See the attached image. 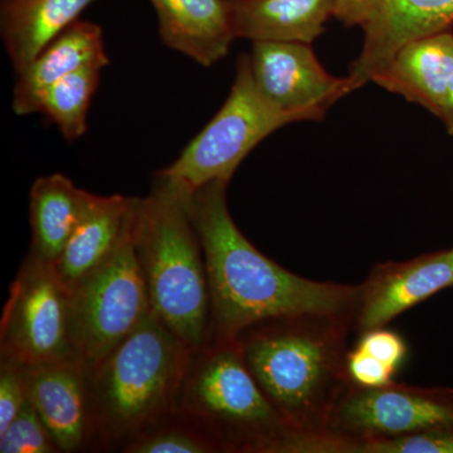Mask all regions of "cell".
I'll use <instances>...</instances> for the list:
<instances>
[{
  "label": "cell",
  "mask_w": 453,
  "mask_h": 453,
  "mask_svg": "<svg viewBox=\"0 0 453 453\" xmlns=\"http://www.w3.org/2000/svg\"><path fill=\"white\" fill-rule=\"evenodd\" d=\"M228 181L192 193V217L201 240L211 306V338H237L261 321L325 314L354 320L359 286L312 281L262 255L235 225L226 204Z\"/></svg>",
  "instance_id": "1"
},
{
  "label": "cell",
  "mask_w": 453,
  "mask_h": 453,
  "mask_svg": "<svg viewBox=\"0 0 453 453\" xmlns=\"http://www.w3.org/2000/svg\"><path fill=\"white\" fill-rule=\"evenodd\" d=\"M350 316L305 314L270 319L237 336L246 365L283 421L314 453L345 392Z\"/></svg>",
  "instance_id": "2"
},
{
  "label": "cell",
  "mask_w": 453,
  "mask_h": 453,
  "mask_svg": "<svg viewBox=\"0 0 453 453\" xmlns=\"http://www.w3.org/2000/svg\"><path fill=\"white\" fill-rule=\"evenodd\" d=\"M192 193L157 173L151 192L136 204L135 246L151 311L198 350L211 340V306Z\"/></svg>",
  "instance_id": "3"
},
{
  "label": "cell",
  "mask_w": 453,
  "mask_h": 453,
  "mask_svg": "<svg viewBox=\"0 0 453 453\" xmlns=\"http://www.w3.org/2000/svg\"><path fill=\"white\" fill-rule=\"evenodd\" d=\"M177 401L219 451L300 453L303 438L259 388L238 338L193 350Z\"/></svg>",
  "instance_id": "4"
},
{
  "label": "cell",
  "mask_w": 453,
  "mask_h": 453,
  "mask_svg": "<svg viewBox=\"0 0 453 453\" xmlns=\"http://www.w3.org/2000/svg\"><path fill=\"white\" fill-rule=\"evenodd\" d=\"M192 349L153 311L91 371L92 434H139L177 403Z\"/></svg>",
  "instance_id": "5"
},
{
  "label": "cell",
  "mask_w": 453,
  "mask_h": 453,
  "mask_svg": "<svg viewBox=\"0 0 453 453\" xmlns=\"http://www.w3.org/2000/svg\"><path fill=\"white\" fill-rule=\"evenodd\" d=\"M136 204L115 251L71 292L74 351L89 372L151 311L135 246Z\"/></svg>",
  "instance_id": "6"
},
{
  "label": "cell",
  "mask_w": 453,
  "mask_h": 453,
  "mask_svg": "<svg viewBox=\"0 0 453 453\" xmlns=\"http://www.w3.org/2000/svg\"><path fill=\"white\" fill-rule=\"evenodd\" d=\"M295 122L259 92L250 55L242 53L231 91L204 129L184 148L163 175L195 192L213 180H231L253 149L273 131Z\"/></svg>",
  "instance_id": "7"
},
{
  "label": "cell",
  "mask_w": 453,
  "mask_h": 453,
  "mask_svg": "<svg viewBox=\"0 0 453 453\" xmlns=\"http://www.w3.org/2000/svg\"><path fill=\"white\" fill-rule=\"evenodd\" d=\"M453 429V388L392 383L366 388L350 381L334 407L315 453H344L353 443Z\"/></svg>",
  "instance_id": "8"
},
{
  "label": "cell",
  "mask_w": 453,
  "mask_h": 453,
  "mask_svg": "<svg viewBox=\"0 0 453 453\" xmlns=\"http://www.w3.org/2000/svg\"><path fill=\"white\" fill-rule=\"evenodd\" d=\"M71 296L55 265L31 253L12 283L3 311L2 356L23 365L77 357Z\"/></svg>",
  "instance_id": "9"
},
{
  "label": "cell",
  "mask_w": 453,
  "mask_h": 453,
  "mask_svg": "<svg viewBox=\"0 0 453 453\" xmlns=\"http://www.w3.org/2000/svg\"><path fill=\"white\" fill-rule=\"evenodd\" d=\"M250 59L259 92L295 122L323 120L334 104L356 91L349 77L325 70L309 43L253 42Z\"/></svg>",
  "instance_id": "10"
},
{
  "label": "cell",
  "mask_w": 453,
  "mask_h": 453,
  "mask_svg": "<svg viewBox=\"0 0 453 453\" xmlns=\"http://www.w3.org/2000/svg\"><path fill=\"white\" fill-rule=\"evenodd\" d=\"M449 288L453 264L449 250L377 265L359 285L353 329L362 335L386 327L407 310Z\"/></svg>",
  "instance_id": "11"
},
{
  "label": "cell",
  "mask_w": 453,
  "mask_h": 453,
  "mask_svg": "<svg viewBox=\"0 0 453 453\" xmlns=\"http://www.w3.org/2000/svg\"><path fill=\"white\" fill-rule=\"evenodd\" d=\"M89 378L91 372L77 357L23 365L27 398L58 451H77L92 434Z\"/></svg>",
  "instance_id": "12"
},
{
  "label": "cell",
  "mask_w": 453,
  "mask_h": 453,
  "mask_svg": "<svg viewBox=\"0 0 453 453\" xmlns=\"http://www.w3.org/2000/svg\"><path fill=\"white\" fill-rule=\"evenodd\" d=\"M453 0H380L365 27V41L349 79L354 89L372 81L405 44L451 29Z\"/></svg>",
  "instance_id": "13"
},
{
  "label": "cell",
  "mask_w": 453,
  "mask_h": 453,
  "mask_svg": "<svg viewBox=\"0 0 453 453\" xmlns=\"http://www.w3.org/2000/svg\"><path fill=\"white\" fill-rule=\"evenodd\" d=\"M160 40L203 67L225 58L235 40L228 0H150Z\"/></svg>",
  "instance_id": "14"
},
{
  "label": "cell",
  "mask_w": 453,
  "mask_h": 453,
  "mask_svg": "<svg viewBox=\"0 0 453 453\" xmlns=\"http://www.w3.org/2000/svg\"><path fill=\"white\" fill-rule=\"evenodd\" d=\"M109 65L110 57L101 27L77 20L16 74L12 103L13 111L19 116L32 115L38 96L53 83L81 68L103 70Z\"/></svg>",
  "instance_id": "15"
},
{
  "label": "cell",
  "mask_w": 453,
  "mask_h": 453,
  "mask_svg": "<svg viewBox=\"0 0 453 453\" xmlns=\"http://www.w3.org/2000/svg\"><path fill=\"white\" fill-rule=\"evenodd\" d=\"M452 77L453 32L447 29L405 44L372 82L438 118Z\"/></svg>",
  "instance_id": "16"
},
{
  "label": "cell",
  "mask_w": 453,
  "mask_h": 453,
  "mask_svg": "<svg viewBox=\"0 0 453 453\" xmlns=\"http://www.w3.org/2000/svg\"><path fill=\"white\" fill-rule=\"evenodd\" d=\"M138 198L92 195L81 220L55 262L62 281L73 292L115 251Z\"/></svg>",
  "instance_id": "17"
},
{
  "label": "cell",
  "mask_w": 453,
  "mask_h": 453,
  "mask_svg": "<svg viewBox=\"0 0 453 453\" xmlns=\"http://www.w3.org/2000/svg\"><path fill=\"white\" fill-rule=\"evenodd\" d=\"M235 38L311 44L338 0H228Z\"/></svg>",
  "instance_id": "18"
},
{
  "label": "cell",
  "mask_w": 453,
  "mask_h": 453,
  "mask_svg": "<svg viewBox=\"0 0 453 453\" xmlns=\"http://www.w3.org/2000/svg\"><path fill=\"white\" fill-rule=\"evenodd\" d=\"M97 0H0V35L19 73Z\"/></svg>",
  "instance_id": "19"
},
{
  "label": "cell",
  "mask_w": 453,
  "mask_h": 453,
  "mask_svg": "<svg viewBox=\"0 0 453 453\" xmlns=\"http://www.w3.org/2000/svg\"><path fill=\"white\" fill-rule=\"evenodd\" d=\"M91 196L61 173L38 178L29 196L32 255L55 264L81 220Z\"/></svg>",
  "instance_id": "20"
},
{
  "label": "cell",
  "mask_w": 453,
  "mask_h": 453,
  "mask_svg": "<svg viewBox=\"0 0 453 453\" xmlns=\"http://www.w3.org/2000/svg\"><path fill=\"white\" fill-rule=\"evenodd\" d=\"M101 68L74 71L44 89L35 101V113L56 125L68 142L88 133V115L92 97L100 85Z\"/></svg>",
  "instance_id": "21"
},
{
  "label": "cell",
  "mask_w": 453,
  "mask_h": 453,
  "mask_svg": "<svg viewBox=\"0 0 453 453\" xmlns=\"http://www.w3.org/2000/svg\"><path fill=\"white\" fill-rule=\"evenodd\" d=\"M58 451L40 414L27 399L22 411L0 432V453H50Z\"/></svg>",
  "instance_id": "22"
},
{
  "label": "cell",
  "mask_w": 453,
  "mask_h": 453,
  "mask_svg": "<svg viewBox=\"0 0 453 453\" xmlns=\"http://www.w3.org/2000/svg\"><path fill=\"white\" fill-rule=\"evenodd\" d=\"M219 451L204 432L184 428H163L155 432H142L127 446L134 453H205Z\"/></svg>",
  "instance_id": "23"
},
{
  "label": "cell",
  "mask_w": 453,
  "mask_h": 453,
  "mask_svg": "<svg viewBox=\"0 0 453 453\" xmlns=\"http://www.w3.org/2000/svg\"><path fill=\"white\" fill-rule=\"evenodd\" d=\"M344 453H453V429L353 443Z\"/></svg>",
  "instance_id": "24"
},
{
  "label": "cell",
  "mask_w": 453,
  "mask_h": 453,
  "mask_svg": "<svg viewBox=\"0 0 453 453\" xmlns=\"http://www.w3.org/2000/svg\"><path fill=\"white\" fill-rule=\"evenodd\" d=\"M23 365L2 356L0 369V432L14 421L27 402Z\"/></svg>",
  "instance_id": "25"
},
{
  "label": "cell",
  "mask_w": 453,
  "mask_h": 453,
  "mask_svg": "<svg viewBox=\"0 0 453 453\" xmlns=\"http://www.w3.org/2000/svg\"><path fill=\"white\" fill-rule=\"evenodd\" d=\"M347 369L350 380L357 386L366 388H377L392 383L393 377L398 372L357 347L349 350Z\"/></svg>",
  "instance_id": "26"
},
{
  "label": "cell",
  "mask_w": 453,
  "mask_h": 453,
  "mask_svg": "<svg viewBox=\"0 0 453 453\" xmlns=\"http://www.w3.org/2000/svg\"><path fill=\"white\" fill-rule=\"evenodd\" d=\"M357 348L398 371L407 357L408 347L399 334L380 327L360 335Z\"/></svg>",
  "instance_id": "27"
},
{
  "label": "cell",
  "mask_w": 453,
  "mask_h": 453,
  "mask_svg": "<svg viewBox=\"0 0 453 453\" xmlns=\"http://www.w3.org/2000/svg\"><path fill=\"white\" fill-rule=\"evenodd\" d=\"M380 0H338L335 17L345 26H362L363 28L377 13Z\"/></svg>",
  "instance_id": "28"
},
{
  "label": "cell",
  "mask_w": 453,
  "mask_h": 453,
  "mask_svg": "<svg viewBox=\"0 0 453 453\" xmlns=\"http://www.w3.org/2000/svg\"><path fill=\"white\" fill-rule=\"evenodd\" d=\"M438 119L445 124L449 135L453 136V77Z\"/></svg>",
  "instance_id": "29"
},
{
  "label": "cell",
  "mask_w": 453,
  "mask_h": 453,
  "mask_svg": "<svg viewBox=\"0 0 453 453\" xmlns=\"http://www.w3.org/2000/svg\"><path fill=\"white\" fill-rule=\"evenodd\" d=\"M449 257H451V261H452V264H453V249L449 250Z\"/></svg>",
  "instance_id": "30"
}]
</instances>
